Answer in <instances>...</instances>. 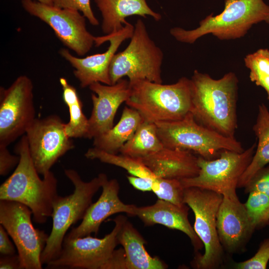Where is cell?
<instances>
[{
    "instance_id": "1",
    "label": "cell",
    "mask_w": 269,
    "mask_h": 269,
    "mask_svg": "<svg viewBox=\"0 0 269 269\" xmlns=\"http://www.w3.org/2000/svg\"><path fill=\"white\" fill-rule=\"evenodd\" d=\"M190 81V113L195 120L223 135L235 138L239 82L235 73L214 79L195 70Z\"/></svg>"
},
{
    "instance_id": "2",
    "label": "cell",
    "mask_w": 269,
    "mask_h": 269,
    "mask_svg": "<svg viewBox=\"0 0 269 269\" xmlns=\"http://www.w3.org/2000/svg\"><path fill=\"white\" fill-rule=\"evenodd\" d=\"M20 159L13 172L0 186V200L23 204L32 211L34 221L46 222L52 214L57 194V180L49 171L41 179L32 160L27 137L23 135L16 147Z\"/></svg>"
},
{
    "instance_id": "3",
    "label": "cell",
    "mask_w": 269,
    "mask_h": 269,
    "mask_svg": "<svg viewBox=\"0 0 269 269\" xmlns=\"http://www.w3.org/2000/svg\"><path fill=\"white\" fill-rule=\"evenodd\" d=\"M131 94L125 102L143 121L156 123L182 119L190 113V79L183 77L172 84L147 80L130 83Z\"/></svg>"
},
{
    "instance_id": "4",
    "label": "cell",
    "mask_w": 269,
    "mask_h": 269,
    "mask_svg": "<svg viewBox=\"0 0 269 269\" xmlns=\"http://www.w3.org/2000/svg\"><path fill=\"white\" fill-rule=\"evenodd\" d=\"M263 21L269 24V5L263 0H225L222 12L208 15L196 28L176 27L170 33L177 41L189 44L209 34L222 40L235 39L244 37L254 24Z\"/></svg>"
},
{
    "instance_id": "5",
    "label": "cell",
    "mask_w": 269,
    "mask_h": 269,
    "mask_svg": "<svg viewBox=\"0 0 269 269\" xmlns=\"http://www.w3.org/2000/svg\"><path fill=\"white\" fill-rule=\"evenodd\" d=\"M64 173L72 183L74 190L72 194L66 196L58 195L54 200L52 230L41 254L42 265H47L59 256L67 232L72 225L83 219L92 203L94 196L101 188L105 175L100 173L85 182L74 169H65Z\"/></svg>"
},
{
    "instance_id": "6",
    "label": "cell",
    "mask_w": 269,
    "mask_h": 269,
    "mask_svg": "<svg viewBox=\"0 0 269 269\" xmlns=\"http://www.w3.org/2000/svg\"><path fill=\"white\" fill-rule=\"evenodd\" d=\"M164 147L191 152L207 160L218 158L222 150L242 152L235 138L223 135L199 124L191 113L181 120L155 123Z\"/></svg>"
},
{
    "instance_id": "7",
    "label": "cell",
    "mask_w": 269,
    "mask_h": 269,
    "mask_svg": "<svg viewBox=\"0 0 269 269\" xmlns=\"http://www.w3.org/2000/svg\"><path fill=\"white\" fill-rule=\"evenodd\" d=\"M163 58L161 49L150 37L144 23L137 19L129 45L113 57L109 69L111 85L125 76L130 83L147 80L162 83Z\"/></svg>"
},
{
    "instance_id": "8",
    "label": "cell",
    "mask_w": 269,
    "mask_h": 269,
    "mask_svg": "<svg viewBox=\"0 0 269 269\" xmlns=\"http://www.w3.org/2000/svg\"><path fill=\"white\" fill-rule=\"evenodd\" d=\"M223 195L214 191L196 187L184 189L183 202L195 216L194 230L203 244L202 255L197 252L191 262L198 269H216L224 262V250L217 230V214Z\"/></svg>"
},
{
    "instance_id": "9",
    "label": "cell",
    "mask_w": 269,
    "mask_h": 269,
    "mask_svg": "<svg viewBox=\"0 0 269 269\" xmlns=\"http://www.w3.org/2000/svg\"><path fill=\"white\" fill-rule=\"evenodd\" d=\"M31 210L19 202L0 200V225L14 242L21 269H41V257L49 235L33 225Z\"/></svg>"
},
{
    "instance_id": "10",
    "label": "cell",
    "mask_w": 269,
    "mask_h": 269,
    "mask_svg": "<svg viewBox=\"0 0 269 269\" xmlns=\"http://www.w3.org/2000/svg\"><path fill=\"white\" fill-rule=\"evenodd\" d=\"M257 142L238 152L222 150L215 159L207 160L198 156V174L180 180L184 188L196 187L220 193L223 196L236 192L240 177L254 156Z\"/></svg>"
},
{
    "instance_id": "11",
    "label": "cell",
    "mask_w": 269,
    "mask_h": 269,
    "mask_svg": "<svg viewBox=\"0 0 269 269\" xmlns=\"http://www.w3.org/2000/svg\"><path fill=\"white\" fill-rule=\"evenodd\" d=\"M33 84L26 75L18 77L6 89H0V145L7 146L34 121Z\"/></svg>"
},
{
    "instance_id": "12",
    "label": "cell",
    "mask_w": 269,
    "mask_h": 269,
    "mask_svg": "<svg viewBox=\"0 0 269 269\" xmlns=\"http://www.w3.org/2000/svg\"><path fill=\"white\" fill-rule=\"evenodd\" d=\"M126 217L112 220L115 226L104 238L90 235L77 238L65 237L59 256L46 265L52 269H101L119 244L117 234Z\"/></svg>"
},
{
    "instance_id": "13",
    "label": "cell",
    "mask_w": 269,
    "mask_h": 269,
    "mask_svg": "<svg viewBox=\"0 0 269 269\" xmlns=\"http://www.w3.org/2000/svg\"><path fill=\"white\" fill-rule=\"evenodd\" d=\"M24 9L50 26L69 49L82 56L95 44V36L87 30L86 17L78 10L63 8L33 0H22Z\"/></svg>"
},
{
    "instance_id": "14",
    "label": "cell",
    "mask_w": 269,
    "mask_h": 269,
    "mask_svg": "<svg viewBox=\"0 0 269 269\" xmlns=\"http://www.w3.org/2000/svg\"><path fill=\"white\" fill-rule=\"evenodd\" d=\"M65 123L57 115L36 118L25 133L29 153L39 174L44 176L59 158L74 147L65 131Z\"/></svg>"
},
{
    "instance_id": "15",
    "label": "cell",
    "mask_w": 269,
    "mask_h": 269,
    "mask_svg": "<svg viewBox=\"0 0 269 269\" xmlns=\"http://www.w3.org/2000/svg\"><path fill=\"white\" fill-rule=\"evenodd\" d=\"M134 26L128 22L119 31L102 36L95 37V45L99 46L109 41L107 50L98 53L80 58L72 55L67 49L62 48L59 51L61 56L74 68L73 74L79 80L81 88L89 87L94 83L100 82L111 85L109 69L113 56L121 44L132 37Z\"/></svg>"
},
{
    "instance_id": "16",
    "label": "cell",
    "mask_w": 269,
    "mask_h": 269,
    "mask_svg": "<svg viewBox=\"0 0 269 269\" xmlns=\"http://www.w3.org/2000/svg\"><path fill=\"white\" fill-rule=\"evenodd\" d=\"M216 223L221 244L230 254L243 251L255 232L244 204L240 202L236 192L223 196Z\"/></svg>"
},
{
    "instance_id": "17",
    "label": "cell",
    "mask_w": 269,
    "mask_h": 269,
    "mask_svg": "<svg viewBox=\"0 0 269 269\" xmlns=\"http://www.w3.org/2000/svg\"><path fill=\"white\" fill-rule=\"evenodd\" d=\"M93 109L88 119L89 127L86 138L93 139L110 130L114 126L116 112L131 94L129 80L121 79L113 85L96 82L89 86Z\"/></svg>"
},
{
    "instance_id": "18",
    "label": "cell",
    "mask_w": 269,
    "mask_h": 269,
    "mask_svg": "<svg viewBox=\"0 0 269 269\" xmlns=\"http://www.w3.org/2000/svg\"><path fill=\"white\" fill-rule=\"evenodd\" d=\"M101 188L102 191L96 202L88 208L82 221L65 236L67 238H77L94 233L96 235L101 224L109 217L118 213L135 216L136 206L126 204L119 196L120 184L116 179L109 180L105 174Z\"/></svg>"
},
{
    "instance_id": "19",
    "label": "cell",
    "mask_w": 269,
    "mask_h": 269,
    "mask_svg": "<svg viewBox=\"0 0 269 269\" xmlns=\"http://www.w3.org/2000/svg\"><path fill=\"white\" fill-rule=\"evenodd\" d=\"M189 208L186 204L180 207L169 202L158 199L151 205L136 207L135 216L149 226L160 224L167 228L180 231L190 239L196 253L203 244L196 234L188 218Z\"/></svg>"
},
{
    "instance_id": "20",
    "label": "cell",
    "mask_w": 269,
    "mask_h": 269,
    "mask_svg": "<svg viewBox=\"0 0 269 269\" xmlns=\"http://www.w3.org/2000/svg\"><path fill=\"white\" fill-rule=\"evenodd\" d=\"M139 159L156 178L181 180L196 176L198 156L187 151L163 147Z\"/></svg>"
},
{
    "instance_id": "21",
    "label": "cell",
    "mask_w": 269,
    "mask_h": 269,
    "mask_svg": "<svg viewBox=\"0 0 269 269\" xmlns=\"http://www.w3.org/2000/svg\"><path fill=\"white\" fill-rule=\"evenodd\" d=\"M102 17L101 28L105 35L116 32L128 23L126 18L138 15L151 16L155 21L161 19L160 13L153 11L146 0H95Z\"/></svg>"
},
{
    "instance_id": "22",
    "label": "cell",
    "mask_w": 269,
    "mask_h": 269,
    "mask_svg": "<svg viewBox=\"0 0 269 269\" xmlns=\"http://www.w3.org/2000/svg\"><path fill=\"white\" fill-rule=\"evenodd\" d=\"M117 240L125 252L128 269H165L167 265L157 257H151L146 241L126 217L117 234Z\"/></svg>"
},
{
    "instance_id": "23",
    "label": "cell",
    "mask_w": 269,
    "mask_h": 269,
    "mask_svg": "<svg viewBox=\"0 0 269 269\" xmlns=\"http://www.w3.org/2000/svg\"><path fill=\"white\" fill-rule=\"evenodd\" d=\"M143 121L135 110L125 107L119 122L110 130L93 138V147L113 154H117L132 137Z\"/></svg>"
},
{
    "instance_id": "24",
    "label": "cell",
    "mask_w": 269,
    "mask_h": 269,
    "mask_svg": "<svg viewBox=\"0 0 269 269\" xmlns=\"http://www.w3.org/2000/svg\"><path fill=\"white\" fill-rule=\"evenodd\" d=\"M253 130L258 142L252 159L240 177L237 188H244L259 169L269 163V110L264 103L258 107L256 122Z\"/></svg>"
},
{
    "instance_id": "25",
    "label": "cell",
    "mask_w": 269,
    "mask_h": 269,
    "mask_svg": "<svg viewBox=\"0 0 269 269\" xmlns=\"http://www.w3.org/2000/svg\"><path fill=\"white\" fill-rule=\"evenodd\" d=\"M163 147L157 134L156 124L143 120L119 152L135 159H141L159 151Z\"/></svg>"
},
{
    "instance_id": "26",
    "label": "cell",
    "mask_w": 269,
    "mask_h": 269,
    "mask_svg": "<svg viewBox=\"0 0 269 269\" xmlns=\"http://www.w3.org/2000/svg\"><path fill=\"white\" fill-rule=\"evenodd\" d=\"M63 100L68 108L70 118L65 123L67 135L72 138H86L89 121L83 111V104L76 88L64 77L59 79Z\"/></svg>"
},
{
    "instance_id": "27",
    "label": "cell",
    "mask_w": 269,
    "mask_h": 269,
    "mask_svg": "<svg viewBox=\"0 0 269 269\" xmlns=\"http://www.w3.org/2000/svg\"><path fill=\"white\" fill-rule=\"evenodd\" d=\"M85 156L90 159H98L103 163L121 167L132 175L156 178L138 159L122 154L118 155L108 153L94 147L88 149Z\"/></svg>"
},
{
    "instance_id": "28",
    "label": "cell",
    "mask_w": 269,
    "mask_h": 269,
    "mask_svg": "<svg viewBox=\"0 0 269 269\" xmlns=\"http://www.w3.org/2000/svg\"><path fill=\"white\" fill-rule=\"evenodd\" d=\"M244 205L255 231L269 225V196L260 192H250Z\"/></svg>"
},
{
    "instance_id": "29",
    "label": "cell",
    "mask_w": 269,
    "mask_h": 269,
    "mask_svg": "<svg viewBox=\"0 0 269 269\" xmlns=\"http://www.w3.org/2000/svg\"><path fill=\"white\" fill-rule=\"evenodd\" d=\"M184 188L177 179L156 178L153 182L152 192L158 199L182 207Z\"/></svg>"
},
{
    "instance_id": "30",
    "label": "cell",
    "mask_w": 269,
    "mask_h": 269,
    "mask_svg": "<svg viewBox=\"0 0 269 269\" xmlns=\"http://www.w3.org/2000/svg\"><path fill=\"white\" fill-rule=\"evenodd\" d=\"M245 66L250 70L249 78L256 85L269 79V50L261 48L249 54L244 58Z\"/></svg>"
},
{
    "instance_id": "31",
    "label": "cell",
    "mask_w": 269,
    "mask_h": 269,
    "mask_svg": "<svg viewBox=\"0 0 269 269\" xmlns=\"http://www.w3.org/2000/svg\"><path fill=\"white\" fill-rule=\"evenodd\" d=\"M269 261V238L264 240L256 253L251 258L237 263L234 266L238 269H266Z\"/></svg>"
},
{
    "instance_id": "32",
    "label": "cell",
    "mask_w": 269,
    "mask_h": 269,
    "mask_svg": "<svg viewBox=\"0 0 269 269\" xmlns=\"http://www.w3.org/2000/svg\"><path fill=\"white\" fill-rule=\"evenodd\" d=\"M53 5L63 8L75 9L82 13L89 22L94 26L99 24L91 6L90 0H52Z\"/></svg>"
},
{
    "instance_id": "33",
    "label": "cell",
    "mask_w": 269,
    "mask_h": 269,
    "mask_svg": "<svg viewBox=\"0 0 269 269\" xmlns=\"http://www.w3.org/2000/svg\"><path fill=\"white\" fill-rule=\"evenodd\" d=\"M244 188L246 193L257 192L269 196V165L259 169Z\"/></svg>"
},
{
    "instance_id": "34",
    "label": "cell",
    "mask_w": 269,
    "mask_h": 269,
    "mask_svg": "<svg viewBox=\"0 0 269 269\" xmlns=\"http://www.w3.org/2000/svg\"><path fill=\"white\" fill-rule=\"evenodd\" d=\"M7 146L0 145V175H6L19 162L20 157L11 154Z\"/></svg>"
},
{
    "instance_id": "35",
    "label": "cell",
    "mask_w": 269,
    "mask_h": 269,
    "mask_svg": "<svg viewBox=\"0 0 269 269\" xmlns=\"http://www.w3.org/2000/svg\"><path fill=\"white\" fill-rule=\"evenodd\" d=\"M101 269H128L124 248L115 249L110 257L103 265Z\"/></svg>"
},
{
    "instance_id": "36",
    "label": "cell",
    "mask_w": 269,
    "mask_h": 269,
    "mask_svg": "<svg viewBox=\"0 0 269 269\" xmlns=\"http://www.w3.org/2000/svg\"><path fill=\"white\" fill-rule=\"evenodd\" d=\"M127 179L131 185L135 189L142 191H152V187L153 181L156 179L148 177H143L134 175H129Z\"/></svg>"
},
{
    "instance_id": "37",
    "label": "cell",
    "mask_w": 269,
    "mask_h": 269,
    "mask_svg": "<svg viewBox=\"0 0 269 269\" xmlns=\"http://www.w3.org/2000/svg\"><path fill=\"white\" fill-rule=\"evenodd\" d=\"M8 235L3 227L0 225V253L1 256L15 254L14 246L10 241Z\"/></svg>"
},
{
    "instance_id": "38",
    "label": "cell",
    "mask_w": 269,
    "mask_h": 269,
    "mask_svg": "<svg viewBox=\"0 0 269 269\" xmlns=\"http://www.w3.org/2000/svg\"><path fill=\"white\" fill-rule=\"evenodd\" d=\"M0 269H21L18 255L1 256L0 258Z\"/></svg>"
},
{
    "instance_id": "39",
    "label": "cell",
    "mask_w": 269,
    "mask_h": 269,
    "mask_svg": "<svg viewBox=\"0 0 269 269\" xmlns=\"http://www.w3.org/2000/svg\"><path fill=\"white\" fill-rule=\"evenodd\" d=\"M35 0L38 1L41 3H44V4L53 5L52 0Z\"/></svg>"
},
{
    "instance_id": "40",
    "label": "cell",
    "mask_w": 269,
    "mask_h": 269,
    "mask_svg": "<svg viewBox=\"0 0 269 269\" xmlns=\"http://www.w3.org/2000/svg\"></svg>"
}]
</instances>
